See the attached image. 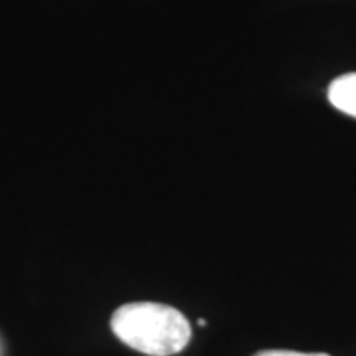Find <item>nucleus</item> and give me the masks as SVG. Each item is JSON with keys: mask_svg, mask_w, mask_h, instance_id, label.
<instances>
[{"mask_svg": "<svg viewBox=\"0 0 356 356\" xmlns=\"http://www.w3.org/2000/svg\"><path fill=\"white\" fill-rule=\"evenodd\" d=\"M328 99L333 108L356 118V73H346L333 79L328 88Z\"/></svg>", "mask_w": 356, "mask_h": 356, "instance_id": "f03ea898", "label": "nucleus"}, {"mask_svg": "<svg viewBox=\"0 0 356 356\" xmlns=\"http://www.w3.org/2000/svg\"><path fill=\"white\" fill-rule=\"evenodd\" d=\"M111 328L124 345L149 356L177 355L191 338L185 315L157 302H132L119 307L111 318Z\"/></svg>", "mask_w": 356, "mask_h": 356, "instance_id": "f257e3e1", "label": "nucleus"}, {"mask_svg": "<svg viewBox=\"0 0 356 356\" xmlns=\"http://www.w3.org/2000/svg\"><path fill=\"white\" fill-rule=\"evenodd\" d=\"M198 323L202 325V327H203V325H207V320H204V318H200V320H198Z\"/></svg>", "mask_w": 356, "mask_h": 356, "instance_id": "20e7f679", "label": "nucleus"}, {"mask_svg": "<svg viewBox=\"0 0 356 356\" xmlns=\"http://www.w3.org/2000/svg\"><path fill=\"white\" fill-rule=\"evenodd\" d=\"M254 356H330L327 353H300V351L291 350H264L256 353Z\"/></svg>", "mask_w": 356, "mask_h": 356, "instance_id": "7ed1b4c3", "label": "nucleus"}]
</instances>
